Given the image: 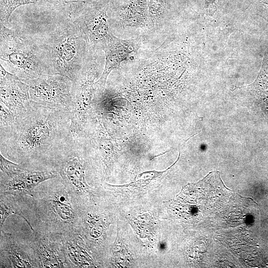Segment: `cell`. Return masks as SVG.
<instances>
[{"label":"cell","mask_w":268,"mask_h":268,"mask_svg":"<svg viewBox=\"0 0 268 268\" xmlns=\"http://www.w3.org/2000/svg\"><path fill=\"white\" fill-rule=\"evenodd\" d=\"M0 108V128L10 126L15 121L17 116L1 102Z\"/></svg>","instance_id":"17"},{"label":"cell","mask_w":268,"mask_h":268,"mask_svg":"<svg viewBox=\"0 0 268 268\" xmlns=\"http://www.w3.org/2000/svg\"><path fill=\"white\" fill-rule=\"evenodd\" d=\"M99 65L96 56L88 53L76 79L73 82L71 123L73 135L81 136L86 123L93 115L92 104L97 91L95 79Z\"/></svg>","instance_id":"5"},{"label":"cell","mask_w":268,"mask_h":268,"mask_svg":"<svg viewBox=\"0 0 268 268\" xmlns=\"http://www.w3.org/2000/svg\"><path fill=\"white\" fill-rule=\"evenodd\" d=\"M38 39L51 73L75 81L88 53L89 45L79 27L69 17L61 19Z\"/></svg>","instance_id":"2"},{"label":"cell","mask_w":268,"mask_h":268,"mask_svg":"<svg viewBox=\"0 0 268 268\" xmlns=\"http://www.w3.org/2000/svg\"><path fill=\"white\" fill-rule=\"evenodd\" d=\"M48 190L33 192L38 217L53 230L64 234L75 232L78 227V210L73 207L72 197L61 181H53Z\"/></svg>","instance_id":"4"},{"label":"cell","mask_w":268,"mask_h":268,"mask_svg":"<svg viewBox=\"0 0 268 268\" xmlns=\"http://www.w3.org/2000/svg\"><path fill=\"white\" fill-rule=\"evenodd\" d=\"M58 176L56 171L29 169L20 165L9 174L0 173V194L32 197L36 186Z\"/></svg>","instance_id":"8"},{"label":"cell","mask_w":268,"mask_h":268,"mask_svg":"<svg viewBox=\"0 0 268 268\" xmlns=\"http://www.w3.org/2000/svg\"><path fill=\"white\" fill-rule=\"evenodd\" d=\"M0 22L5 25L8 24L13 11L18 7L29 4L58 6L53 0H0Z\"/></svg>","instance_id":"15"},{"label":"cell","mask_w":268,"mask_h":268,"mask_svg":"<svg viewBox=\"0 0 268 268\" xmlns=\"http://www.w3.org/2000/svg\"><path fill=\"white\" fill-rule=\"evenodd\" d=\"M50 235L38 237L36 254L40 268H65L66 264L63 247L60 249Z\"/></svg>","instance_id":"12"},{"label":"cell","mask_w":268,"mask_h":268,"mask_svg":"<svg viewBox=\"0 0 268 268\" xmlns=\"http://www.w3.org/2000/svg\"><path fill=\"white\" fill-rule=\"evenodd\" d=\"M63 238L62 247L67 264L69 262L72 267L75 268L89 267L94 265L77 233L64 234Z\"/></svg>","instance_id":"13"},{"label":"cell","mask_w":268,"mask_h":268,"mask_svg":"<svg viewBox=\"0 0 268 268\" xmlns=\"http://www.w3.org/2000/svg\"><path fill=\"white\" fill-rule=\"evenodd\" d=\"M137 46V39L123 40L113 34L109 37L101 48L105 54V62L102 73L95 83L98 90L102 92L105 90L109 74L112 70L118 69L121 63L131 53L135 52Z\"/></svg>","instance_id":"10"},{"label":"cell","mask_w":268,"mask_h":268,"mask_svg":"<svg viewBox=\"0 0 268 268\" xmlns=\"http://www.w3.org/2000/svg\"><path fill=\"white\" fill-rule=\"evenodd\" d=\"M0 64L21 81L51 74L38 38L0 22Z\"/></svg>","instance_id":"3"},{"label":"cell","mask_w":268,"mask_h":268,"mask_svg":"<svg viewBox=\"0 0 268 268\" xmlns=\"http://www.w3.org/2000/svg\"><path fill=\"white\" fill-rule=\"evenodd\" d=\"M29 86L32 101L55 109L71 112L73 81L58 74H48L23 80Z\"/></svg>","instance_id":"7"},{"label":"cell","mask_w":268,"mask_h":268,"mask_svg":"<svg viewBox=\"0 0 268 268\" xmlns=\"http://www.w3.org/2000/svg\"><path fill=\"white\" fill-rule=\"evenodd\" d=\"M0 102L17 116L31 103L29 86L0 64Z\"/></svg>","instance_id":"9"},{"label":"cell","mask_w":268,"mask_h":268,"mask_svg":"<svg viewBox=\"0 0 268 268\" xmlns=\"http://www.w3.org/2000/svg\"><path fill=\"white\" fill-rule=\"evenodd\" d=\"M0 229L7 217L10 214H16L19 215L23 218L30 229L33 231L34 230L32 227L30 223L25 217L22 213V210L18 205L12 200L9 199L6 195L0 194Z\"/></svg>","instance_id":"16"},{"label":"cell","mask_w":268,"mask_h":268,"mask_svg":"<svg viewBox=\"0 0 268 268\" xmlns=\"http://www.w3.org/2000/svg\"><path fill=\"white\" fill-rule=\"evenodd\" d=\"M255 102L261 105L268 115V51L264 56L261 69L256 79L245 87Z\"/></svg>","instance_id":"14"},{"label":"cell","mask_w":268,"mask_h":268,"mask_svg":"<svg viewBox=\"0 0 268 268\" xmlns=\"http://www.w3.org/2000/svg\"><path fill=\"white\" fill-rule=\"evenodd\" d=\"M56 4L59 6H66L69 3L74 2V1H83L85 0H53Z\"/></svg>","instance_id":"18"},{"label":"cell","mask_w":268,"mask_h":268,"mask_svg":"<svg viewBox=\"0 0 268 268\" xmlns=\"http://www.w3.org/2000/svg\"><path fill=\"white\" fill-rule=\"evenodd\" d=\"M68 17L81 29L92 48H102L113 34L109 24L108 6L87 0L69 3Z\"/></svg>","instance_id":"6"},{"label":"cell","mask_w":268,"mask_h":268,"mask_svg":"<svg viewBox=\"0 0 268 268\" xmlns=\"http://www.w3.org/2000/svg\"><path fill=\"white\" fill-rule=\"evenodd\" d=\"M0 246L1 255H5L9 262V267H39L38 259L30 255L25 247L15 242L10 234L1 230Z\"/></svg>","instance_id":"11"},{"label":"cell","mask_w":268,"mask_h":268,"mask_svg":"<svg viewBox=\"0 0 268 268\" xmlns=\"http://www.w3.org/2000/svg\"><path fill=\"white\" fill-rule=\"evenodd\" d=\"M71 112L33 101L14 123L0 128V153L24 167L52 171L53 162L72 135Z\"/></svg>","instance_id":"1"}]
</instances>
